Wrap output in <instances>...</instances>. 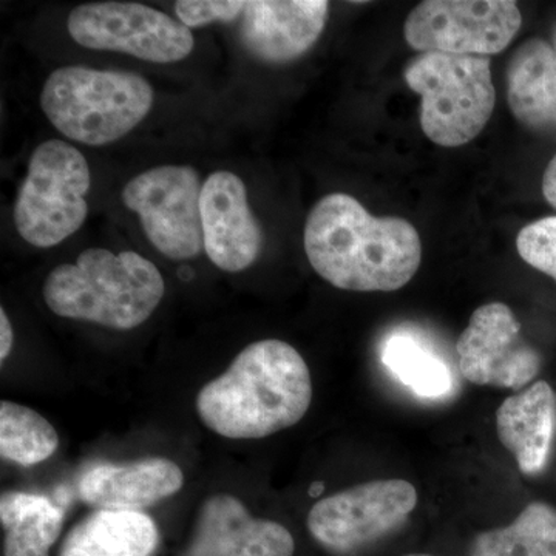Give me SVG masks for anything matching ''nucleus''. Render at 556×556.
<instances>
[{
  "mask_svg": "<svg viewBox=\"0 0 556 556\" xmlns=\"http://www.w3.org/2000/svg\"><path fill=\"white\" fill-rule=\"evenodd\" d=\"M13 343V327H11L5 309L2 308L0 309V361L5 362V358L10 356Z\"/></svg>",
  "mask_w": 556,
  "mask_h": 556,
  "instance_id": "nucleus-25",
  "label": "nucleus"
},
{
  "mask_svg": "<svg viewBox=\"0 0 556 556\" xmlns=\"http://www.w3.org/2000/svg\"><path fill=\"white\" fill-rule=\"evenodd\" d=\"M204 251L225 273H241L257 262L263 230L248 201L243 179L229 170L208 175L201 189Z\"/></svg>",
  "mask_w": 556,
  "mask_h": 556,
  "instance_id": "nucleus-12",
  "label": "nucleus"
},
{
  "mask_svg": "<svg viewBox=\"0 0 556 556\" xmlns=\"http://www.w3.org/2000/svg\"><path fill=\"white\" fill-rule=\"evenodd\" d=\"M327 0H249L240 35L252 56L269 64L298 60L327 25Z\"/></svg>",
  "mask_w": 556,
  "mask_h": 556,
  "instance_id": "nucleus-14",
  "label": "nucleus"
},
{
  "mask_svg": "<svg viewBox=\"0 0 556 556\" xmlns=\"http://www.w3.org/2000/svg\"><path fill=\"white\" fill-rule=\"evenodd\" d=\"M556 51V50H555Z\"/></svg>",
  "mask_w": 556,
  "mask_h": 556,
  "instance_id": "nucleus-28",
  "label": "nucleus"
},
{
  "mask_svg": "<svg viewBox=\"0 0 556 556\" xmlns=\"http://www.w3.org/2000/svg\"><path fill=\"white\" fill-rule=\"evenodd\" d=\"M152 86L129 72L89 67L54 70L40 93L50 123L72 141L108 146L130 134L153 108Z\"/></svg>",
  "mask_w": 556,
  "mask_h": 556,
  "instance_id": "nucleus-4",
  "label": "nucleus"
},
{
  "mask_svg": "<svg viewBox=\"0 0 556 556\" xmlns=\"http://www.w3.org/2000/svg\"><path fill=\"white\" fill-rule=\"evenodd\" d=\"M241 0H179L175 3L178 21L185 27L200 28L215 22H232L243 14Z\"/></svg>",
  "mask_w": 556,
  "mask_h": 556,
  "instance_id": "nucleus-24",
  "label": "nucleus"
},
{
  "mask_svg": "<svg viewBox=\"0 0 556 556\" xmlns=\"http://www.w3.org/2000/svg\"><path fill=\"white\" fill-rule=\"evenodd\" d=\"M417 506V490L404 479H380L342 490L311 508L308 529L318 544L345 555L390 535Z\"/></svg>",
  "mask_w": 556,
  "mask_h": 556,
  "instance_id": "nucleus-9",
  "label": "nucleus"
},
{
  "mask_svg": "<svg viewBox=\"0 0 556 556\" xmlns=\"http://www.w3.org/2000/svg\"><path fill=\"white\" fill-rule=\"evenodd\" d=\"M294 538L287 527L254 518L230 495L204 501L185 556H292Z\"/></svg>",
  "mask_w": 556,
  "mask_h": 556,
  "instance_id": "nucleus-13",
  "label": "nucleus"
},
{
  "mask_svg": "<svg viewBox=\"0 0 556 556\" xmlns=\"http://www.w3.org/2000/svg\"><path fill=\"white\" fill-rule=\"evenodd\" d=\"M405 556H431V555H426V554H412V555H405Z\"/></svg>",
  "mask_w": 556,
  "mask_h": 556,
  "instance_id": "nucleus-27",
  "label": "nucleus"
},
{
  "mask_svg": "<svg viewBox=\"0 0 556 556\" xmlns=\"http://www.w3.org/2000/svg\"><path fill=\"white\" fill-rule=\"evenodd\" d=\"M159 527L142 511L94 510L62 544L60 556H152Z\"/></svg>",
  "mask_w": 556,
  "mask_h": 556,
  "instance_id": "nucleus-17",
  "label": "nucleus"
},
{
  "mask_svg": "<svg viewBox=\"0 0 556 556\" xmlns=\"http://www.w3.org/2000/svg\"><path fill=\"white\" fill-rule=\"evenodd\" d=\"M543 193L544 199L556 208V155L548 163L546 172H544Z\"/></svg>",
  "mask_w": 556,
  "mask_h": 556,
  "instance_id": "nucleus-26",
  "label": "nucleus"
},
{
  "mask_svg": "<svg viewBox=\"0 0 556 556\" xmlns=\"http://www.w3.org/2000/svg\"><path fill=\"white\" fill-rule=\"evenodd\" d=\"M90 186L89 163L75 146L61 139L38 146L14 204L22 239L46 249L78 232L89 215Z\"/></svg>",
  "mask_w": 556,
  "mask_h": 556,
  "instance_id": "nucleus-6",
  "label": "nucleus"
},
{
  "mask_svg": "<svg viewBox=\"0 0 556 556\" xmlns=\"http://www.w3.org/2000/svg\"><path fill=\"white\" fill-rule=\"evenodd\" d=\"M201 178L190 166H159L131 178L123 201L141 222L150 243L164 257L190 260L204 248Z\"/></svg>",
  "mask_w": 556,
  "mask_h": 556,
  "instance_id": "nucleus-10",
  "label": "nucleus"
},
{
  "mask_svg": "<svg viewBox=\"0 0 556 556\" xmlns=\"http://www.w3.org/2000/svg\"><path fill=\"white\" fill-rule=\"evenodd\" d=\"M5 556H50L61 535L64 510L47 496L7 492L0 497Z\"/></svg>",
  "mask_w": 556,
  "mask_h": 556,
  "instance_id": "nucleus-19",
  "label": "nucleus"
},
{
  "mask_svg": "<svg viewBox=\"0 0 556 556\" xmlns=\"http://www.w3.org/2000/svg\"><path fill=\"white\" fill-rule=\"evenodd\" d=\"M380 358L388 371L424 399H442L452 394L455 378L452 369L415 336L396 332L383 342Z\"/></svg>",
  "mask_w": 556,
  "mask_h": 556,
  "instance_id": "nucleus-20",
  "label": "nucleus"
},
{
  "mask_svg": "<svg viewBox=\"0 0 556 556\" xmlns=\"http://www.w3.org/2000/svg\"><path fill=\"white\" fill-rule=\"evenodd\" d=\"M456 353L460 375L475 386L519 393L540 375V353L521 338V325L504 303L475 311L457 339Z\"/></svg>",
  "mask_w": 556,
  "mask_h": 556,
  "instance_id": "nucleus-11",
  "label": "nucleus"
},
{
  "mask_svg": "<svg viewBox=\"0 0 556 556\" xmlns=\"http://www.w3.org/2000/svg\"><path fill=\"white\" fill-rule=\"evenodd\" d=\"M60 437L46 417L25 405L0 402V455L22 467H31L53 456Z\"/></svg>",
  "mask_w": 556,
  "mask_h": 556,
  "instance_id": "nucleus-22",
  "label": "nucleus"
},
{
  "mask_svg": "<svg viewBox=\"0 0 556 556\" xmlns=\"http://www.w3.org/2000/svg\"><path fill=\"white\" fill-rule=\"evenodd\" d=\"M518 254L556 281V217L538 219L526 226L517 237Z\"/></svg>",
  "mask_w": 556,
  "mask_h": 556,
  "instance_id": "nucleus-23",
  "label": "nucleus"
},
{
  "mask_svg": "<svg viewBox=\"0 0 556 556\" xmlns=\"http://www.w3.org/2000/svg\"><path fill=\"white\" fill-rule=\"evenodd\" d=\"M470 556H556V508L529 504L510 526L479 533Z\"/></svg>",
  "mask_w": 556,
  "mask_h": 556,
  "instance_id": "nucleus-21",
  "label": "nucleus"
},
{
  "mask_svg": "<svg viewBox=\"0 0 556 556\" xmlns=\"http://www.w3.org/2000/svg\"><path fill=\"white\" fill-rule=\"evenodd\" d=\"M508 105L532 129L556 126V51L541 39L522 43L507 72Z\"/></svg>",
  "mask_w": 556,
  "mask_h": 556,
  "instance_id": "nucleus-18",
  "label": "nucleus"
},
{
  "mask_svg": "<svg viewBox=\"0 0 556 556\" xmlns=\"http://www.w3.org/2000/svg\"><path fill=\"white\" fill-rule=\"evenodd\" d=\"M409 89L422 98L424 134L442 148L473 141L496 104L489 58L424 53L405 70Z\"/></svg>",
  "mask_w": 556,
  "mask_h": 556,
  "instance_id": "nucleus-5",
  "label": "nucleus"
},
{
  "mask_svg": "<svg viewBox=\"0 0 556 556\" xmlns=\"http://www.w3.org/2000/svg\"><path fill=\"white\" fill-rule=\"evenodd\" d=\"M313 402L305 358L283 340L251 343L222 376L201 388L204 426L228 439H263L294 427Z\"/></svg>",
  "mask_w": 556,
  "mask_h": 556,
  "instance_id": "nucleus-2",
  "label": "nucleus"
},
{
  "mask_svg": "<svg viewBox=\"0 0 556 556\" xmlns=\"http://www.w3.org/2000/svg\"><path fill=\"white\" fill-rule=\"evenodd\" d=\"M182 484L185 475L177 463L142 457L127 464H94L80 475L78 493L98 510L141 511L174 496Z\"/></svg>",
  "mask_w": 556,
  "mask_h": 556,
  "instance_id": "nucleus-15",
  "label": "nucleus"
},
{
  "mask_svg": "<svg viewBox=\"0 0 556 556\" xmlns=\"http://www.w3.org/2000/svg\"><path fill=\"white\" fill-rule=\"evenodd\" d=\"M522 25L511 0H426L405 21V39L424 53L490 56L506 50Z\"/></svg>",
  "mask_w": 556,
  "mask_h": 556,
  "instance_id": "nucleus-8",
  "label": "nucleus"
},
{
  "mask_svg": "<svg viewBox=\"0 0 556 556\" xmlns=\"http://www.w3.org/2000/svg\"><path fill=\"white\" fill-rule=\"evenodd\" d=\"M496 431L522 473H541L547 466L556 433L554 388L546 380H536L508 396L497 408Z\"/></svg>",
  "mask_w": 556,
  "mask_h": 556,
  "instance_id": "nucleus-16",
  "label": "nucleus"
},
{
  "mask_svg": "<svg viewBox=\"0 0 556 556\" xmlns=\"http://www.w3.org/2000/svg\"><path fill=\"white\" fill-rule=\"evenodd\" d=\"M67 28L80 47L155 64L186 60L195 47L192 31L181 22L142 3H84L70 13Z\"/></svg>",
  "mask_w": 556,
  "mask_h": 556,
  "instance_id": "nucleus-7",
  "label": "nucleus"
},
{
  "mask_svg": "<svg viewBox=\"0 0 556 556\" xmlns=\"http://www.w3.org/2000/svg\"><path fill=\"white\" fill-rule=\"evenodd\" d=\"M303 240L314 270L343 291H397L422 262L412 223L372 217L346 193H331L311 208Z\"/></svg>",
  "mask_w": 556,
  "mask_h": 556,
  "instance_id": "nucleus-1",
  "label": "nucleus"
},
{
  "mask_svg": "<svg viewBox=\"0 0 556 556\" xmlns=\"http://www.w3.org/2000/svg\"><path fill=\"white\" fill-rule=\"evenodd\" d=\"M166 292L160 269L138 252L91 248L75 263L56 266L43 300L51 313L119 331L144 324Z\"/></svg>",
  "mask_w": 556,
  "mask_h": 556,
  "instance_id": "nucleus-3",
  "label": "nucleus"
}]
</instances>
